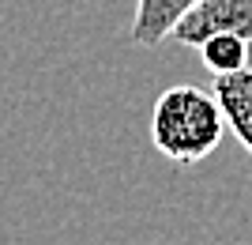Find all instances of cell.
<instances>
[{
    "label": "cell",
    "instance_id": "obj_5",
    "mask_svg": "<svg viewBox=\"0 0 252 245\" xmlns=\"http://www.w3.org/2000/svg\"><path fill=\"white\" fill-rule=\"evenodd\" d=\"M249 45H252L249 38H241V34H233V31H222V34L203 38L196 49H200L203 68H207L211 75H226V72L249 68Z\"/></svg>",
    "mask_w": 252,
    "mask_h": 245
},
{
    "label": "cell",
    "instance_id": "obj_3",
    "mask_svg": "<svg viewBox=\"0 0 252 245\" xmlns=\"http://www.w3.org/2000/svg\"><path fill=\"white\" fill-rule=\"evenodd\" d=\"M211 91H215V98H219V106H222L226 128L241 140V147L252 155V68L215 75Z\"/></svg>",
    "mask_w": 252,
    "mask_h": 245
},
{
    "label": "cell",
    "instance_id": "obj_4",
    "mask_svg": "<svg viewBox=\"0 0 252 245\" xmlns=\"http://www.w3.org/2000/svg\"><path fill=\"white\" fill-rule=\"evenodd\" d=\"M192 4H200V0H136L132 42L136 45H162Z\"/></svg>",
    "mask_w": 252,
    "mask_h": 245
},
{
    "label": "cell",
    "instance_id": "obj_1",
    "mask_svg": "<svg viewBox=\"0 0 252 245\" xmlns=\"http://www.w3.org/2000/svg\"><path fill=\"white\" fill-rule=\"evenodd\" d=\"M226 117L215 91L181 83L155 98L151 109V143L177 166H196L222 143Z\"/></svg>",
    "mask_w": 252,
    "mask_h": 245
},
{
    "label": "cell",
    "instance_id": "obj_2",
    "mask_svg": "<svg viewBox=\"0 0 252 245\" xmlns=\"http://www.w3.org/2000/svg\"><path fill=\"white\" fill-rule=\"evenodd\" d=\"M222 31H233L252 42V0H200L181 15L169 38L181 45H200L203 38Z\"/></svg>",
    "mask_w": 252,
    "mask_h": 245
}]
</instances>
